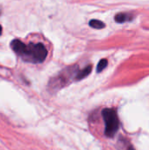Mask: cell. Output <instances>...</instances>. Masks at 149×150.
<instances>
[{
    "instance_id": "obj_1",
    "label": "cell",
    "mask_w": 149,
    "mask_h": 150,
    "mask_svg": "<svg viewBox=\"0 0 149 150\" xmlns=\"http://www.w3.org/2000/svg\"><path fill=\"white\" fill-rule=\"evenodd\" d=\"M11 47L18 55L32 62H42L46 60L47 55V50L41 43H30L25 45L20 40H14Z\"/></svg>"
},
{
    "instance_id": "obj_2",
    "label": "cell",
    "mask_w": 149,
    "mask_h": 150,
    "mask_svg": "<svg viewBox=\"0 0 149 150\" xmlns=\"http://www.w3.org/2000/svg\"><path fill=\"white\" fill-rule=\"evenodd\" d=\"M102 116L105 125V136L108 138L114 137L119 129V120L117 111L113 108H105L102 111Z\"/></svg>"
},
{
    "instance_id": "obj_3",
    "label": "cell",
    "mask_w": 149,
    "mask_h": 150,
    "mask_svg": "<svg viewBox=\"0 0 149 150\" xmlns=\"http://www.w3.org/2000/svg\"><path fill=\"white\" fill-rule=\"evenodd\" d=\"M116 147H117L118 150H136L133 147V145L129 142V140L124 136H120L119 138Z\"/></svg>"
},
{
    "instance_id": "obj_4",
    "label": "cell",
    "mask_w": 149,
    "mask_h": 150,
    "mask_svg": "<svg viewBox=\"0 0 149 150\" xmlns=\"http://www.w3.org/2000/svg\"><path fill=\"white\" fill-rule=\"evenodd\" d=\"M91 70H92V66L91 65L87 66L86 68H84L83 69H82L80 72L77 73V75L76 76V80H82V79L85 78L86 76H88L90 74Z\"/></svg>"
},
{
    "instance_id": "obj_5",
    "label": "cell",
    "mask_w": 149,
    "mask_h": 150,
    "mask_svg": "<svg viewBox=\"0 0 149 150\" xmlns=\"http://www.w3.org/2000/svg\"><path fill=\"white\" fill-rule=\"evenodd\" d=\"M133 19V16L126 13H119L115 16V20L117 23H125Z\"/></svg>"
},
{
    "instance_id": "obj_6",
    "label": "cell",
    "mask_w": 149,
    "mask_h": 150,
    "mask_svg": "<svg viewBox=\"0 0 149 150\" xmlns=\"http://www.w3.org/2000/svg\"><path fill=\"white\" fill-rule=\"evenodd\" d=\"M89 25L91 27L95 28V29H103L105 26V24L104 22H102L100 20H97V19H91L90 21Z\"/></svg>"
},
{
    "instance_id": "obj_7",
    "label": "cell",
    "mask_w": 149,
    "mask_h": 150,
    "mask_svg": "<svg viewBox=\"0 0 149 150\" xmlns=\"http://www.w3.org/2000/svg\"><path fill=\"white\" fill-rule=\"evenodd\" d=\"M107 64H108V62H107V60H106V59H103V60H101V61L98 62V64H97V71L98 73H99V72H101V71H103V70L106 68Z\"/></svg>"
},
{
    "instance_id": "obj_8",
    "label": "cell",
    "mask_w": 149,
    "mask_h": 150,
    "mask_svg": "<svg viewBox=\"0 0 149 150\" xmlns=\"http://www.w3.org/2000/svg\"><path fill=\"white\" fill-rule=\"evenodd\" d=\"M1 33H2V26L0 25V35H1Z\"/></svg>"
},
{
    "instance_id": "obj_9",
    "label": "cell",
    "mask_w": 149,
    "mask_h": 150,
    "mask_svg": "<svg viewBox=\"0 0 149 150\" xmlns=\"http://www.w3.org/2000/svg\"><path fill=\"white\" fill-rule=\"evenodd\" d=\"M0 11H1V10H0Z\"/></svg>"
}]
</instances>
